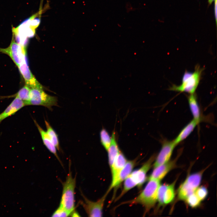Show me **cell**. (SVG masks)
<instances>
[{
  "instance_id": "obj_1",
  "label": "cell",
  "mask_w": 217,
  "mask_h": 217,
  "mask_svg": "<svg viewBox=\"0 0 217 217\" xmlns=\"http://www.w3.org/2000/svg\"><path fill=\"white\" fill-rule=\"evenodd\" d=\"M149 180L145 188L139 195L132 200L124 203L140 204L145 208L146 212L153 207L157 201L158 190L160 185V181L153 180Z\"/></svg>"
},
{
  "instance_id": "obj_2",
  "label": "cell",
  "mask_w": 217,
  "mask_h": 217,
  "mask_svg": "<svg viewBox=\"0 0 217 217\" xmlns=\"http://www.w3.org/2000/svg\"><path fill=\"white\" fill-rule=\"evenodd\" d=\"M69 171L65 181L62 183L63 190L60 206L71 213L75 209L74 193L76 175L73 177L69 164Z\"/></svg>"
},
{
  "instance_id": "obj_3",
  "label": "cell",
  "mask_w": 217,
  "mask_h": 217,
  "mask_svg": "<svg viewBox=\"0 0 217 217\" xmlns=\"http://www.w3.org/2000/svg\"><path fill=\"white\" fill-rule=\"evenodd\" d=\"M203 71L202 68L197 66L193 72L185 71L183 75L181 84L178 86L173 85L169 90L194 94L200 82Z\"/></svg>"
},
{
  "instance_id": "obj_4",
  "label": "cell",
  "mask_w": 217,
  "mask_h": 217,
  "mask_svg": "<svg viewBox=\"0 0 217 217\" xmlns=\"http://www.w3.org/2000/svg\"><path fill=\"white\" fill-rule=\"evenodd\" d=\"M41 105L51 109L53 106L58 105L56 97L46 93L41 86L30 88V99L26 105Z\"/></svg>"
},
{
  "instance_id": "obj_5",
  "label": "cell",
  "mask_w": 217,
  "mask_h": 217,
  "mask_svg": "<svg viewBox=\"0 0 217 217\" xmlns=\"http://www.w3.org/2000/svg\"><path fill=\"white\" fill-rule=\"evenodd\" d=\"M203 172L201 171L187 176L178 189V197L180 200H185L190 195L194 193L200 183Z\"/></svg>"
},
{
  "instance_id": "obj_6",
  "label": "cell",
  "mask_w": 217,
  "mask_h": 217,
  "mask_svg": "<svg viewBox=\"0 0 217 217\" xmlns=\"http://www.w3.org/2000/svg\"><path fill=\"white\" fill-rule=\"evenodd\" d=\"M108 193L107 191L101 198L94 202L88 199L81 192L83 200L80 201L79 203L89 216L101 217L102 215L104 202Z\"/></svg>"
},
{
  "instance_id": "obj_7",
  "label": "cell",
  "mask_w": 217,
  "mask_h": 217,
  "mask_svg": "<svg viewBox=\"0 0 217 217\" xmlns=\"http://www.w3.org/2000/svg\"><path fill=\"white\" fill-rule=\"evenodd\" d=\"M0 52L9 56L17 67L27 60L26 47L16 42L13 36L10 46L6 48H0Z\"/></svg>"
},
{
  "instance_id": "obj_8",
  "label": "cell",
  "mask_w": 217,
  "mask_h": 217,
  "mask_svg": "<svg viewBox=\"0 0 217 217\" xmlns=\"http://www.w3.org/2000/svg\"><path fill=\"white\" fill-rule=\"evenodd\" d=\"M175 146L173 140L162 142L161 148L153 165L154 168L169 161Z\"/></svg>"
},
{
  "instance_id": "obj_9",
  "label": "cell",
  "mask_w": 217,
  "mask_h": 217,
  "mask_svg": "<svg viewBox=\"0 0 217 217\" xmlns=\"http://www.w3.org/2000/svg\"><path fill=\"white\" fill-rule=\"evenodd\" d=\"M154 159L155 156L151 157L140 168L131 172L129 175V176L137 186L140 187L145 181L146 174L150 168Z\"/></svg>"
},
{
  "instance_id": "obj_10",
  "label": "cell",
  "mask_w": 217,
  "mask_h": 217,
  "mask_svg": "<svg viewBox=\"0 0 217 217\" xmlns=\"http://www.w3.org/2000/svg\"><path fill=\"white\" fill-rule=\"evenodd\" d=\"M136 161L135 159L127 161L116 179L114 181L111 182V185L107 191L109 193L112 188L118 187L124 181L131 172L136 165Z\"/></svg>"
},
{
  "instance_id": "obj_11",
  "label": "cell",
  "mask_w": 217,
  "mask_h": 217,
  "mask_svg": "<svg viewBox=\"0 0 217 217\" xmlns=\"http://www.w3.org/2000/svg\"><path fill=\"white\" fill-rule=\"evenodd\" d=\"M18 67L24 79L26 85L30 88L41 86L31 72L28 65L27 60L23 62Z\"/></svg>"
},
{
  "instance_id": "obj_12",
  "label": "cell",
  "mask_w": 217,
  "mask_h": 217,
  "mask_svg": "<svg viewBox=\"0 0 217 217\" xmlns=\"http://www.w3.org/2000/svg\"><path fill=\"white\" fill-rule=\"evenodd\" d=\"M175 162L174 161H168L156 168L150 175L149 180L160 181L175 166Z\"/></svg>"
},
{
  "instance_id": "obj_13",
  "label": "cell",
  "mask_w": 217,
  "mask_h": 217,
  "mask_svg": "<svg viewBox=\"0 0 217 217\" xmlns=\"http://www.w3.org/2000/svg\"><path fill=\"white\" fill-rule=\"evenodd\" d=\"M25 106L24 102L17 97L15 98L6 109L0 114V123L4 119L15 114Z\"/></svg>"
},
{
  "instance_id": "obj_14",
  "label": "cell",
  "mask_w": 217,
  "mask_h": 217,
  "mask_svg": "<svg viewBox=\"0 0 217 217\" xmlns=\"http://www.w3.org/2000/svg\"><path fill=\"white\" fill-rule=\"evenodd\" d=\"M34 121L40 134L44 144L49 151L55 156L60 163H61L57 153V148L52 142L46 131L43 129L36 120H34Z\"/></svg>"
},
{
  "instance_id": "obj_15",
  "label": "cell",
  "mask_w": 217,
  "mask_h": 217,
  "mask_svg": "<svg viewBox=\"0 0 217 217\" xmlns=\"http://www.w3.org/2000/svg\"><path fill=\"white\" fill-rule=\"evenodd\" d=\"M188 103L193 119L199 124L202 120L200 106L194 94H190L188 97Z\"/></svg>"
},
{
  "instance_id": "obj_16",
  "label": "cell",
  "mask_w": 217,
  "mask_h": 217,
  "mask_svg": "<svg viewBox=\"0 0 217 217\" xmlns=\"http://www.w3.org/2000/svg\"><path fill=\"white\" fill-rule=\"evenodd\" d=\"M127 162V160L125 156L120 151L111 168L112 175V182L116 179Z\"/></svg>"
},
{
  "instance_id": "obj_17",
  "label": "cell",
  "mask_w": 217,
  "mask_h": 217,
  "mask_svg": "<svg viewBox=\"0 0 217 217\" xmlns=\"http://www.w3.org/2000/svg\"><path fill=\"white\" fill-rule=\"evenodd\" d=\"M198 124L193 119L188 123L173 140L176 146L187 137Z\"/></svg>"
},
{
  "instance_id": "obj_18",
  "label": "cell",
  "mask_w": 217,
  "mask_h": 217,
  "mask_svg": "<svg viewBox=\"0 0 217 217\" xmlns=\"http://www.w3.org/2000/svg\"><path fill=\"white\" fill-rule=\"evenodd\" d=\"M120 151L116 140L115 133L114 131L112 135L111 143L107 151L108 153V163L110 168Z\"/></svg>"
},
{
  "instance_id": "obj_19",
  "label": "cell",
  "mask_w": 217,
  "mask_h": 217,
  "mask_svg": "<svg viewBox=\"0 0 217 217\" xmlns=\"http://www.w3.org/2000/svg\"><path fill=\"white\" fill-rule=\"evenodd\" d=\"M45 122L47 130L46 131L48 136L57 149L59 150V143L57 134L48 121L45 120Z\"/></svg>"
},
{
  "instance_id": "obj_20",
  "label": "cell",
  "mask_w": 217,
  "mask_h": 217,
  "mask_svg": "<svg viewBox=\"0 0 217 217\" xmlns=\"http://www.w3.org/2000/svg\"><path fill=\"white\" fill-rule=\"evenodd\" d=\"M175 181L170 184L167 185L164 196V204H168L173 200L175 196Z\"/></svg>"
},
{
  "instance_id": "obj_21",
  "label": "cell",
  "mask_w": 217,
  "mask_h": 217,
  "mask_svg": "<svg viewBox=\"0 0 217 217\" xmlns=\"http://www.w3.org/2000/svg\"><path fill=\"white\" fill-rule=\"evenodd\" d=\"M100 137L101 143L107 151L111 142V137L105 128H103L100 132Z\"/></svg>"
},
{
  "instance_id": "obj_22",
  "label": "cell",
  "mask_w": 217,
  "mask_h": 217,
  "mask_svg": "<svg viewBox=\"0 0 217 217\" xmlns=\"http://www.w3.org/2000/svg\"><path fill=\"white\" fill-rule=\"evenodd\" d=\"M30 88L27 85L22 88L17 93L11 97H17L23 101L26 105L27 103L30 99Z\"/></svg>"
},
{
  "instance_id": "obj_23",
  "label": "cell",
  "mask_w": 217,
  "mask_h": 217,
  "mask_svg": "<svg viewBox=\"0 0 217 217\" xmlns=\"http://www.w3.org/2000/svg\"><path fill=\"white\" fill-rule=\"evenodd\" d=\"M185 201L187 204L192 208L198 207L200 205L201 201L195 193L190 195Z\"/></svg>"
},
{
  "instance_id": "obj_24",
  "label": "cell",
  "mask_w": 217,
  "mask_h": 217,
  "mask_svg": "<svg viewBox=\"0 0 217 217\" xmlns=\"http://www.w3.org/2000/svg\"><path fill=\"white\" fill-rule=\"evenodd\" d=\"M195 193L201 201L204 200L207 197L208 191L205 186H202L198 187L195 190Z\"/></svg>"
},
{
  "instance_id": "obj_25",
  "label": "cell",
  "mask_w": 217,
  "mask_h": 217,
  "mask_svg": "<svg viewBox=\"0 0 217 217\" xmlns=\"http://www.w3.org/2000/svg\"><path fill=\"white\" fill-rule=\"evenodd\" d=\"M167 185V184H164L160 185L159 187L157 193V200L158 201L159 205L162 206L164 204L163 201L164 196Z\"/></svg>"
},
{
  "instance_id": "obj_26",
  "label": "cell",
  "mask_w": 217,
  "mask_h": 217,
  "mask_svg": "<svg viewBox=\"0 0 217 217\" xmlns=\"http://www.w3.org/2000/svg\"><path fill=\"white\" fill-rule=\"evenodd\" d=\"M71 213L64 208L59 206L52 215V217H67Z\"/></svg>"
},
{
  "instance_id": "obj_27",
  "label": "cell",
  "mask_w": 217,
  "mask_h": 217,
  "mask_svg": "<svg viewBox=\"0 0 217 217\" xmlns=\"http://www.w3.org/2000/svg\"><path fill=\"white\" fill-rule=\"evenodd\" d=\"M215 16L216 20V23H217V0L215 1Z\"/></svg>"
},
{
  "instance_id": "obj_28",
  "label": "cell",
  "mask_w": 217,
  "mask_h": 217,
  "mask_svg": "<svg viewBox=\"0 0 217 217\" xmlns=\"http://www.w3.org/2000/svg\"><path fill=\"white\" fill-rule=\"evenodd\" d=\"M215 0H208V2L209 4H211Z\"/></svg>"
}]
</instances>
